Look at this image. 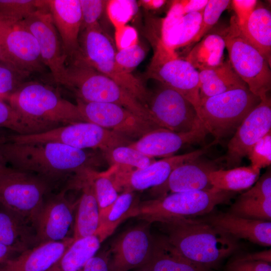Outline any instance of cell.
<instances>
[{"label":"cell","instance_id":"ac0fdd59","mask_svg":"<svg viewBox=\"0 0 271 271\" xmlns=\"http://www.w3.org/2000/svg\"><path fill=\"white\" fill-rule=\"evenodd\" d=\"M270 129L271 99L267 96L248 114L228 142L224 158L226 168L239 167L252 147Z\"/></svg>","mask_w":271,"mask_h":271},{"label":"cell","instance_id":"d4e9b609","mask_svg":"<svg viewBox=\"0 0 271 271\" xmlns=\"http://www.w3.org/2000/svg\"><path fill=\"white\" fill-rule=\"evenodd\" d=\"M92 172L80 177L74 183L82 190L74 217V240L95 235L99 227V209L94 190Z\"/></svg>","mask_w":271,"mask_h":271},{"label":"cell","instance_id":"836d02e7","mask_svg":"<svg viewBox=\"0 0 271 271\" xmlns=\"http://www.w3.org/2000/svg\"><path fill=\"white\" fill-rule=\"evenodd\" d=\"M203 11L185 16L176 26L160 38L161 42L167 49L174 52L178 48L188 46L199 29Z\"/></svg>","mask_w":271,"mask_h":271},{"label":"cell","instance_id":"ffe728a7","mask_svg":"<svg viewBox=\"0 0 271 271\" xmlns=\"http://www.w3.org/2000/svg\"><path fill=\"white\" fill-rule=\"evenodd\" d=\"M207 134L203 124L186 132L161 128L145 134L128 146L150 157H168L186 145L201 142Z\"/></svg>","mask_w":271,"mask_h":271},{"label":"cell","instance_id":"ee69618b","mask_svg":"<svg viewBox=\"0 0 271 271\" xmlns=\"http://www.w3.org/2000/svg\"><path fill=\"white\" fill-rule=\"evenodd\" d=\"M107 1L79 0L82 18L80 33L85 29L99 25V20L106 10Z\"/></svg>","mask_w":271,"mask_h":271},{"label":"cell","instance_id":"f6af8a7d","mask_svg":"<svg viewBox=\"0 0 271 271\" xmlns=\"http://www.w3.org/2000/svg\"><path fill=\"white\" fill-rule=\"evenodd\" d=\"M251 167L255 170L268 167L271 164V131L259 140L247 155Z\"/></svg>","mask_w":271,"mask_h":271},{"label":"cell","instance_id":"db71d44e","mask_svg":"<svg viewBox=\"0 0 271 271\" xmlns=\"http://www.w3.org/2000/svg\"><path fill=\"white\" fill-rule=\"evenodd\" d=\"M13 133H15L7 129L0 128V143L7 142L10 136Z\"/></svg>","mask_w":271,"mask_h":271},{"label":"cell","instance_id":"b9f144b4","mask_svg":"<svg viewBox=\"0 0 271 271\" xmlns=\"http://www.w3.org/2000/svg\"><path fill=\"white\" fill-rule=\"evenodd\" d=\"M0 128L7 129L19 135L35 133L18 113L9 103L1 99Z\"/></svg>","mask_w":271,"mask_h":271},{"label":"cell","instance_id":"e0dca14e","mask_svg":"<svg viewBox=\"0 0 271 271\" xmlns=\"http://www.w3.org/2000/svg\"><path fill=\"white\" fill-rule=\"evenodd\" d=\"M151 224L145 221L115 238L108 248L110 271H129L140 268L147 262L154 243Z\"/></svg>","mask_w":271,"mask_h":271},{"label":"cell","instance_id":"5bb4252c","mask_svg":"<svg viewBox=\"0 0 271 271\" xmlns=\"http://www.w3.org/2000/svg\"><path fill=\"white\" fill-rule=\"evenodd\" d=\"M22 21L37 40L42 61L56 83L64 86L67 57L62 42L46 5Z\"/></svg>","mask_w":271,"mask_h":271},{"label":"cell","instance_id":"1f68e13d","mask_svg":"<svg viewBox=\"0 0 271 271\" xmlns=\"http://www.w3.org/2000/svg\"><path fill=\"white\" fill-rule=\"evenodd\" d=\"M96 235L74 240L59 259L47 271H80L100 248Z\"/></svg>","mask_w":271,"mask_h":271},{"label":"cell","instance_id":"44dd1931","mask_svg":"<svg viewBox=\"0 0 271 271\" xmlns=\"http://www.w3.org/2000/svg\"><path fill=\"white\" fill-rule=\"evenodd\" d=\"M45 3L61 39L67 61L74 57L80 49L82 18L79 0H45Z\"/></svg>","mask_w":271,"mask_h":271},{"label":"cell","instance_id":"9c48e42d","mask_svg":"<svg viewBox=\"0 0 271 271\" xmlns=\"http://www.w3.org/2000/svg\"><path fill=\"white\" fill-rule=\"evenodd\" d=\"M229 61L249 90L261 100L271 89L270 65L260 52L242 36L234 16L224 30Z\"/></svg>","mask_w":271,"mask_h":271},{"label":"cell","instance_id":"f1b7e54d","mask_svg":"<svg viewBox=\"0 0 271 271\" xmlns=\"http://www.w3.org/2000/svg\"><path fill=\"white\" fill-rule=\"evenodd\" d=\"M239 28V27H238ZM239 30L270 65L271 13L260 4L257 5L246 24Z\"/></svg>","mask_w":271,"mask_h":271},{"label":"cell","instance_id":"7402d4cb","mask_svg":"<svg viewBox=\"0 0 271 271\" xmlns=\"http://www.w3.org/2000/svg\"><path fill=\"white\" fill-rule=\"evenodd\" d=\"M216 163L201 160L200 157L182 164L171 172L166 181L153 188L158 198L170 193L201 190L212 187L209 175L218 169Z\"/></svg>","mask_w":271,"mask_h":271},{"label":"cell","instance_id":"11a10c76","mask_svg":"<svg viewBox=\"0 0 271 271\" xmlns=\"http://www.w3.org/2000/svg\"><path fill=\"white\" fill-rule=\"evenodd\" d=\"M0 62L9 65L10 66L13 67V68L17 70L11 62L10 60L8 59L4 51H3L2 46L0 44ZM20 72V71H19Z\"/></svg>","mask_w":271,"mask_h":271},{"label":"cell","instance_id":"6da1fadb","mask_svg":"<svg viewBox=\"0 0 271 271\" xmlns=\"http://www.w3.org/2000/svg\"><path fill=\"white\" fill-rule=\"evenodd\" d=\"M0 150L12 167L36 174L54 187L72 174L76 178L93 171L98 163L93 153L57 142L7 141L0 143Z\"/></svg>","mask_w":271,"mask_h":271},{"label":"cell","instance_id":"603a6c76","mask_svg":"<svg viewBox=\"0 0 271 271\" xmlns=\"http://www.w3.org/2000/svg\"><path fill=\"white\" fill-rule=\"evenodd\" d=\"M235 239H244L264 246L271 245V222L220 213L202 219Z\"/></svg>","mask_w":271,"mask_h":271},{"label":"cell","instance_id":"83f0119b","mask_svg":"<svg viewBox=\"0 0 271 271\" xmlns=\"http://www.w3.org/2000/svg\"><path fill=\"white\" fill-rule=\"evenodd\" d=\"M200 100L236 89L248 88L229 60L220 66L199 71Z\"/></svg>","mask_w":271,"mask_h":271},{"label":"cell","instance_id":"8d00e7d4","mask_svg":"<svg viewBox=\"0 0 271 271\" xmlns=\"http://www.w3.org/2000/svg\"><path fill=\"white\" fill-rule=\"evenodd\" d=\"M208 0L173 1L161 23L160 38L166 35L186 15L203 11Z\"/></svg>","mask_w":271,"mask_h":271},{"label":"cell","instance_id":"2e32d148","mask_svg":"<svg viewBox=\"0 0 271 271\" xmlns=\"http://www.w3.org/2000/svg\"><path fill=\"white\" fill-rule=\"evenodd\" d=\"M213 142L204 148L178 156L155 161L148 166L129 171L116 172L109 175L117 192H132L155 188L164 183L173 170L185 163L198 159L214 145Z\"/></svg>","mask_w":271,"mask_h":271},{"label":"cell","instance_id":"e575fe53","mask_svg":"<svg viewBox=\"0 0 271 271\" xmlns=\"http://www.w3.org/2000/svg\"><path fill=\"white\" fill-rule=\"evenodd\" d=\"M104 154L111 164V168L105 172L108 174L116 172L129 171L145 168L156 161L128 145L116 147Z\"/></svg>","mask_w":271,"mask_h":271},{"label":"cell","instance_id":"7bdbcfd3","mask_svg":"<svg viewBox=\"0 0 271 271\" xmlns=\"http://www.w3.org/2000/svg\"><path fill=\"white\" fill-rule=\"evenodd\" d=\"M28 77L9 65L0 62V99L7 101Z\"/></svg>","mask_w":271,"mask_h":271},{"label":"cell","instance_id":"74e56055","mask_svg":"<svg viewBox=\"0 0 271 271\" xmlns=\"http://www.w3.org/2000/svg\"><path fill=\"white\" fill-rule=\"evenodd\" d=\"M44 5V0H0V16L21 21Z\"/></svg>","mask_w":271,"mask_h":271},{"label":"cell","instance_id":"30bf717a","mask_svg":"<svg viewBox=\"0 0 271 271\" xmlns=\"http://www.w3.org/2000/svg\"><path fill=\"white\" fill-rule=\"evenodd\" d=\"M9 141L20 144L57 142L83 150L99 149L103 153L131 143L127 137L85 121L67 124L38 133H14L10 137Z\"/></svg>","mask_w":271,"mask_h":271},{"label":"cell","instance_id":"60d3db41","mask_svg":"<svg viewBox=\"0 0 271 271\" xmlns=\"http://www.w3.org/2000/svg\"><path fill=\"white\" fill-rule=\"evenodd\" d=\"M138 3L134 1H108L106 12L114 28L126 25L138 10Z\"/></svg>","mask_w":271,"mask_h":271},{"label":"cell","instance_id":"277c9868","mask_svg":"<svg viewBox=\"0 0 271 271\" xmlns=\"http://www.w3.org/2000/svg\"><path fill=\"white\" fill-rule=\"evenodd\" d=\"M67 62L64 86L72 91L76 99L87 102L115 104L158 126L149 108L113 80L79 58Z\"/></svg>","mask_w":271,"mask_h":271},{"label":"cell","instance_id":"cb8c5ba5","mask_svg":"<svg viewBox=\"0 0 271 271\" xmlns=\"http://www.w3.org/2000/svg\"><path fill=\"white\" fill-rule=\"evenodd\" d=\"M73 237L27 249L0 265V271H47L73 242Z\"/></svg>","mask_w":271,"mask_h":271},{"label":"cell","instance_id":"4316f807","mask_svg":"<svg viewBox=\"0 0 271 271\" xmlns=\"http://www.w3.org/2000/svg\"><path fill=\"white\" fill-rule=\"evenodd\" d=\"M140 268L146 271H209L184 257L164 236L154 237L150 257Z\"/></svg>","mask_w":271,"mask_h":271},{"label":"cell","instance_id":"5b68a950","mask_svg":"<svg viewBox=\"0 0 271 271\" xmlns=\"http://www.w3.org/2000/svg\"><path fill=\"white\" fill-rule=\"evenodd\" d=\"M236 192L210 189L168 194L155 199L139 202L130 217L150 223L175 218H196L226 203Z\"/></svg>","mask_w":271,"mask_h":271},{"label":"cell","instance_id":"f5cc1de1","mask_svg":"<svg viewBox=\"0 0 271 271\" xmlns=\"http://www.w3.org/2000/svg\"><path fill=\"white\" fill-rule=\"evenodd\" d=\"M167 2L164 0H143L139 2L142 6L147 9L157 10L164 6Z\"/></svg>","mask_w":271,"mask_h":271},{"label":"cell","instance_id":"bcb514c9","mask_svg":"<svg viewBox=\"0 0 271 271\" xmlns=\"http://www.w3.org/2000/svg\"><path fill=\"white\" fill-rule=\"evenodd\" d=\"M146 51L139 43L119 50L115 54V61L118 65L125 71L130 72L144 59Z\"/></svg>","mask_w":271,"mask_h":271},{"label":"cell","instance_id":"c3c4849f","mask_svg":"<svg viewBox=\"0 0 271 271\" xmlns=\"http://www.w3.org/2000/svg\"><path fill=\"white\" fill-rule=\"evenodd\" d=\"M257 1L256 0H233L231 1L236 23L239 28L247 23L254 10Z\"/></svg>","mask_w":271,"mask_h":271},{"label":"cell","instance_id":"52a82bcc","mask_svg":"<svg viewBox=\"0 0 271 271\" xmlns=\"http://www.w3.org/2000/svg\"><path fill=\"white\" fill-rule=\"evenodd\" d=\"M260 100L248 88L233 89L201 99L197 114L217 143L234 133Z\"/></svg>","mask_w":271,"mask_h":271},{"label":"cell","instance_id":"d6a6232c","mask_svg":"<svg viewBox=\"0 0 271 271\" xmlns=\"http://www.w3.org/2000/svg\"><path fill=\"white\" fill-rule=\"evenodd\" d=\"M260 170L250 166L228 169H218L211 172L209 180L212 187L237 192L248 189L258 180Z\"/></svg>","mask_w":271,"mask_h":271},{"label":"cell","instance_id":"f35d334b","mask_svg":"<svg viewBox=\"0 0 271 271\" xmlns=\"http://www.w3.org/2000/svg\"><path fill=\"white\" fill-rule=\"evenodd\" d=\"M230 4V0H208L203 11L199 29L188 46L197 43L208 34Z\"/></svg>","mask_w":271,"mask_h":271},{"label":"cell","instance_id":"3957f363","mask_svg":"<svg viewBox=\"0 0 271 271\" xmlns=\"http://www.w3.org/2000/svg\"><path fill=\"white\" fill-rule=\"evenodd\" d=\"M7 101L35 133L85 121L76 104L63 98L53 87L39 82H24Z\"/></svg>","mask_w":271,"mask_h":271},{"label":"cell","instance_id":"ba28073f","mask_svg":"<svg viewBox=\"0 0 271 271\" xmlns=\"http://www.w3.org/2000/svg\"><path fill=\"white\" fill-rule=\"evenodd\" d=\"M53 188L36 174L12 167L0 169V205L33 226Z\"/></svg>","mask_w":271,"mask_h":271},{"label":"cell","instance_id":"f546056e","mask_svg":"<svg viewBox=\"0 0 271 271\" xmlns=\"http://www.w3.org/2000/svg\"><path fill=\"white\" fill-rule=\"evenodd\" d=\"M224 30L208 33L189 51L185 59L198 71L213 68L224 61Z\"/></svg>","mask_w":271,"mask_h":271},{"label":"cell","instance_id":"7dc6e473","mask_svg":"<svg viewBox=\"0 0 271 271\" xmlns=\"http://www.w3.org/2000/svg\"><path fill=\"white\" fill-rule=\"evenodd\" d=\"M225 271H271V265L263 260L252 259L247 254L232 260Z\"/></svg>","mask_w":271,"mask_h":271},{"label":"cell","instance_id":"d590c367","mask_svg":"<svg viewBox=\"0 0 271 271\" xmlns=\"http://www.w3.org/2000/svg\"><path fill=\"white\" fill-rule=\"evenodd\" d=\"M229 212L245 218L270 221L271 198H259L242 193L232 204Z\"/></svg>","mask_w":271,"mask_h":271},{"label":"cell","instance_id":"8fae6325","mask_svg":"<svg viewBox=\"0 0 271 271\" xmlns=\"http://www.w3.org/2000/svg\"><path fill=\"white\" fill-rule=\"evenodd\" d=\"M149 68V77L178 91L194 106L197 113L200 98L199 71L185 59L159 41Z\"/></svg>","mask_w":271,"mask_h":271},{"label":"cell","instance_id":"ab89813d","mask_svg":"<svg viewBox=\"0 0 271 271\" xmlns=\"http://www.w3.org/2000/svg\"><path fill=\"white\" fill-rule=\"evenodd\" d=\"M91 176L100 213L109 207L119 195L109 175L93 171Z\"/></svg>","mask_w":271,"mask_h":271},{"label":"cell","instance_id":"f907efd6","mask_svg":"<svg viewBox=\"0 0 271 271\" xmlns=\"http://www.w3.org/2000/svg\"><path fill=\"white\" fill-rule=\"evenodd\" d=\"M108 249L97 252L84 265L80 271H110Z\"/></svg>","mask_w":271,"mask_h":271},{"label":"cell","instance_id":"7c38bea8","mask_svg":"<svg viewBox=\"0 0 271 271\" xmlns=\"http://www.w3.org/2000/svg\"><path fill=\"white\" fill-rule=\"evenodd\" d=\"M0 44L13 66L27 77L47 70L36 39L22 21L0 16Z\"/></svg>","mask_w":271,"mask_h":271},{"label":"cell","instance_id":"681fc988","mask_svg":"<svg viewBox=\"0 0 271 271\" xmlns=\"http://www.w3.org/2000/svg\"><path fill=\"white\" fill-rule=\"evenodd\" d=\"M114 37L118 50L139 43L136 30L133 27L126 25L115 28Z\"/></svg>","mask_w":271,"mask_h":271},{"label":"cell","instance_id":"816d5d0a","mask_svg":"<svg viewBox=\"0 0 271 271\" xmlns=\"http://www.w3.org/2000/svg\"><path fill=\"white\" fill-rule=\"evenodd\" d=\"M21 252L22 251L15 247L0 244V265Z\"/></svg>","mask_w":271,"mask_h":271},{"label":"cell","instance_id":"9a60e30c","mask_svg":"<svg viewBox=\"0 0 271 271\" xmlns=\"http://www.w3.org/2000/svg\"><path fill=\"white\" fill-rule=\"evenodd\" d=\"M76 104L86 122L96 124L125 137L140 138L154 130L161 128L115 104L87 102L76 99Z\"/></svg>","mask_w":271,"mask_h":271},{"label":"cell","instance_id":"4dcf8cb0","mask_svg":"<svg viewBox=\"0 0 271 271\" xmlns=\"http://www.w3.org/2000/svg\"><path fill=\"white\" fill-rule=\"evenodd\" d=\"M139 202L132 192H123L109 207L99 213V227L95 235L101 242L111 235L123 220L130 217Z\"/></svg>","mask_w":271,"mask_h":271},{"label":"cell","instance_id":"9f6ffc18","mask_svg":"<svg viewBox=\"0 0 271 271\" xmlns=\"http://www.w3.org/2000/svg\"><path fill=\"white\" fill-rule=\"evenodd\" d=\"M7 163L0 150V169L7 166Z\"/></svg>","mask_w":271,"mask_h":271},{"label":"cell","instance_id":"d6986e66","mask_svg":"<svg viewBox=\"0 0 271 271\" xmlns=\"http://www.w3.org/2000/svg\"><path fill=\"white\" fill-rule=\"evenodd\" d=\"M66 189L57 194L50 193L46 198L34 223L38 244L62 241L69 236L74 222V209L66 197Z\"/></svg>","mask_w":271,"mask_h":271},{"label":"cell","instance_id":"484cf974","mask_svg":"<svg viewBox=\"0 0 271 271\" xmlns=\"http://www.w3.org/2000/svg\"><path fill=\"white\" fill-rule=\"evenodd\" d=\"M0 244L22 252L39 244L34 226L1 205Z\"/></svg>","mask_w":271,"mask_h":271},{"label":"cell","instance_id":"6f0895ef","mask_svg":"<svg viewBox=\"0 0 271 271\" xmlns=\"http://www.w3.org/2000/svg\"><path fill=\"white\" fill-rule=\"evenodd\" d=\"M135 271H146V270H144L140 269V268H138V269H137V270H135Z\"/></svg>","mask_w":271,"mask_h":271},{"label":"cell","instance_id":"8992f818","mask_svg":"<svg viewBox=\"0 0 271 271\" xmlns=\"http://www.w3.org/2000/svg\"><path fill=\"white\" fill-rule=\"evenodd\" d=\"M79 46V51L73 58L80 59L105 75L148 106L151 93L140 79L118 65L114 47L100 24L80 33Z\"/></svg>","mask_w":271,"mask_h":271},{"label":"cell","instance_id":"7a4b0ae2","mask_svg":"<svg viewBox=\"0 0 271 271\" xmlns=\"http://www.w3.org/2000/svg\"><path fill=\"white\" fill-rule=\"evenodd\" d=\"M156 223L164 236L182 255L208 269L238 248L236 239L202 219L175 218Z\"/></svg>","mask_w":271,"mask_h":271},{"label":"cell","instance_id":"680465c9","mask_svg":"<svg viewBox=\"0 0 271 271\" xmlns=\"http://www.w3.org/2000/svg\"><path fill=\"white\" fill-rule=\"evenodd\" d=\"M2 100V99H1Z\"/></svg>","mask_w":271,"mask_h":271},{"label":"cell","instance_id":"4fadbf2b","mask_svg":"<svg viewBox=\"0 0 271 271\" xmlns=\"http://www.w3.org/2000/svg\"><path fill=\"white\" fill-rule=\"evenodd\" d=\"M148 107L158 126L174 132L190 131L202 124L193 104L163 84L151 94Z\"/></svg>","mask_w":271,"mask_h":271}]
</instances>
